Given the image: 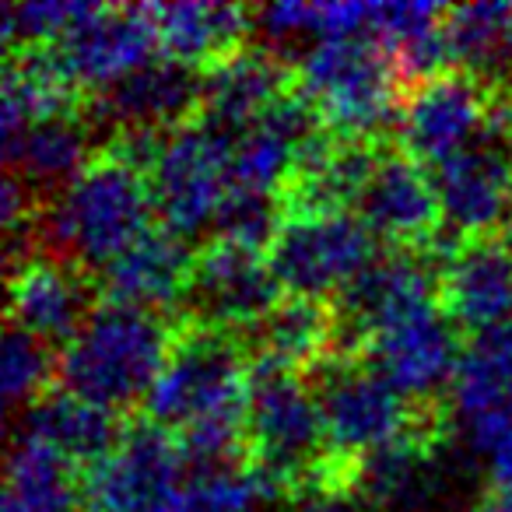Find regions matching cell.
<instances>
[{
    "mask_svg": "<svg viewBox=\"0 0 512 512\" xmlns=\"http://www.w3.org/2000/svg\"><path fill=\"white\" fill-rule=\"evenodd\" d=\"M253 351L246 334L179 316L176 341L144 400V418L179 439L190 470L246 463Z\"/></svg>",
    "mask_w": 512,
    "mask_h": 512,
    "instance_id": "cell-1",
    "label": "cell"
},
{
    "mask_svg": "<svg viewBox=\"0 0 512 512\" xmlns=\"http://www.w3.org/2000/svg\"><path fill=\"white\" fill-rule=\"evenodd\" d=\"M151 218L155 211L144 169L116 144H102L64 190L43 200L36 242L39 253L95 278L148 232Z\"/></svg>",
    "mask_w": 512,
    "mask_h": 512,
    "instance_id": "cell-2",
    "label": "cell"
},
{
    "mask_svg": "<svg viewBox=\"0 0 512 512\" xmlns=\"http://www.w3.org/2000/svg\"><path fill=\"white\" fill-rule=\"evenodd\" d=\"M313 379L323 411V446H327L316 491L330 495L351 498L365 460L404 442L407 435L446 432V418L453 414L449 404H411L358 355H337Z\"/></svg>",
    "mask_w": 512,
    "mask_h": 512,
    "instance_id": "cell-3",
    "label": "cell"
},
{
    "mask_svg": "<svg viewBox=\"0 0 512 512\" xmlns=\"http://www.w3.org/2000/svg\"><path fill=\"white\" fill-rule=\"evenodd\" d=\"M176 320L144 309L99 302L74 341L60 351V390L123 414L148 400L169 348L176 341Z\"/></svg>",
    "mask_w": 512,
    "mask_h": 512,
    "instance_id": "cell-4",
    "label": "cell"
},
{
    "mask_svg": "<svg viewBox=\"0 0 512 512\" xmlns=\"http://www.w3.org/2000/svg\"><path fill=\"white\" fill-rule=\"evenodd\" d=\"M295 92L341 141H383L404 102L397 67L372 36L313 43L295 64Z\"/></svg>",
    "mask_w": 512,
    "mask_h": 512,
    "instance_id": "cell-5",
    "label": "cell"
},
{
    "mask_svg": "<svg viewBox=\"0 0 512 512\" xmlns=\"http://www.w3.org/2000/svg\"><path fill=\"white\" fill-rule=\"evenodd\" d=\"M323 411L309 376L253 362L246 404V463L264 474L274 495L292 502L320 488Z\"/></svg>",
    "mask_w": 512,
    "mask_h": 512,
    "instance_id": "cell-6",
    "label": "cell"
},
{
    "mask_svg": "<svg viewBox=\"0 0 512 512\" xmlns=\"http://www.w3.org/2000/svg\"><path fill=\"white\" fill-rule=\"evenodd\" d=\"M144 176L158 228L193 239L204 228H214L232 193V137L197 116L155 144Z\"/></svg>",
    "mask_w": 512,
    "mask_h": 512,
    "instance_id": "cell-7",
    "label": "cell"
},
{
    "mask_svg": "<svg viewBox=\"0 0 512 512\" xmlns=\"http://www.w3.org/2000/svg\"><path fill=\"white\" fill-rule=\"evenodd\" d=\"M376 256L355 211H285L267 264L285 299L334 302Z\"/></svg>",
    "mask_w": 512,
    "mask_h": 512,
    "instance_id": "cell-8",
    "label": "cell"
},
{
    "mask_svg": "<svg viewBox=\"0 0 512 512\" xmlns=\"http://www.w3.org/2000/svg\"><path fill=\"white\" fill-rule=\"evenodd\" d=\"M186 470L176 435L148 418L127 421L113 453L85 474L88 512H176Z\"/></svg>",
    "mask_w": 512,
    "mask_h": 512,
    "instance_id": "cell-9",
    "label": "cell"
},
{
    "mask_svg": "<svg viewBox=\"0 0 512 512\" xmlns=\"http://www.w3.org/2000/svg\"><path fill=\"white\" fill-rule=\"evenodd\" d=\"M460 355V330L449 323L439 302L386 323L358 351V358L418 407H442V393L453 390Z\"/></svg>",
    "mask_w": 512,
    "mask_h": 512,
    "instance_id": "cell-10",
    "label": "cell"
},
{
    "mask_svg": "<svg viewBox=\"0 0 512 512\" xmlns=\"http://www.w3.org/2000/svg\"><path fill=\"white\" fill-rule=\"evenodd\" d=\"M498 88L467 71H446L407 88L397 116V144L421 165H439L477 144V134L495 120Z\"/></svg>",
    "mask_w": 512,
    "mask_h": 512,
    "instance_id": "cell-11",
    "label": "cell"
},
{
    "mask_svg": "<svg viewBox=\"0 0 512 512\" xmlns=\"http://www.w3.org/2000/svg\"><path fill=\"white\" fill-rule=\"evenodd\" d=\"M355 214L376 242L397 253L432 256L442 239V207L432 172L407 155L400 144H386L365 190L355 200Z\"/></svg>",
    "mask_w": 512,
    "mask_h": 512,
    "instance_id": "cell-12",
    "label": "cell"
},
{
    "mask_svg": "<svg viewBox=\"0 0 512 512\" xmlns=\"http://www.w3.org/2000/svg\"><path fill=\"white\" fill-rule=\"evenodd\" d=\"M158 50L155 22L144 8H109L99 4L85 22H78L57 46H46L57 71L71 81L78 95H99L123 78L148 67Z\"/></svg>",
    "mask_w": 512,
    "mask_h": 512,
    "instance_id": "cell-13",
    "label": "cell"
},
{
    "mask_svg": "<svg viewBox=\"0 0 512 512\" xmlns=\"http://www.w3.org/2000/svg\"><path fill=\"white\" fill-rule=\"evenodd\" d=\"M281 299L285 292L274 281L267 253L232 246L214 235L197 249L186 316L221 330L249 334L281 306Z\"/></svg>",
    "mask_w": 512,
    "mask_h": 512,
    "instance_id": "cell-14",
    "label": "cell"
},
{
    "mask_svg": "<svg viewBox=\"0 0 512 512\" xmlns=\"http://www.w3.org/2000/svg\"><path fill=\"white\" fill-rule=\"evenodd\" d=\"M95 278L50 253L8 260V320L11 327L64 351L99 306Z\"/></svg>",
    "mask_w": 512,
    "mask_h": 512,
    "instance_id": "cell-15",
    "label": "cell"
},
{
    "mask_svg": "<svg viewBox=\"0 0 512 512\" xmlns=\"http://www.w3.org/2000/svg\"><path fill=\"white\" fill-rule=\"evenodd\" d=\"M204 78L169 57L151 60L120 85L88 99V116L116 137H162L200 116Z\"/></svg>",
    "mask_w": 512,
    "mask_h": 512,
    "instance_id": "cell-16",
    "label": "cell"
},
{
    "mask_svg": "<svg viewBox=\"0 0 512 512\" xmlns=\"http://www.w3.org/2000/svg\"><path fill=\"white\" fill-rule=\"evenodd\" d=\"M439 306L460 334L512 327V239H470L439 264Z\"/></svg>",
    "mask_w": 512,
    "mask_h": 512,
    "instance_id": "cell-17",
    "label": "cell"
},
{
    "mask_svg": "<svg viewBox=\"0 0 512 512\" xmlns=\"http://www.w3.org/2000/svg\"><path fill=\"white\" fill-rule=\"evenodd\" d=\"M428 172L439 193L442 221L453 232L456 246L502 235L512 218V169L502 151L477 141Z\"/></svg>",
    "mask_w": 512,
    "mask_h": 512,
    "instance_id": "cell-18",
    "label": "cell"
},
{
    "mask_svg": "<svg viewBox=\"0 0 512 512\" xmlns=\"http://www.w3.org/2000/svg\"><path fill=\"white\" fill-rule=\"evenodd\" d=\"M193 264H197V253L186 246V239L165 232V228H148L113 264L95 274L99 302L169 316L176 309H186Z\"/></svg>",
    "mask_w": 512,
    "mask_h": 512,
    "instance_id": "cell-19",
    "label": "cell"
},
{
    "mask_svg": "<svg viewBox=\"0 0 512 512\" xmlns=\"http://www.w3.org/2000/svg\"><path fill=\"white\" fill-rule=\"evenodd\" d=\"M320 130V120L299 92L281 99L232 141V190L281 197L292 183L302 148Z\"/></svg>",
    "mask_w": 512,
    "mask_h": 512,
    "instance_id": "cell-20",
    "label": "cell"
},
{
    "mask_svg": "<svg viewBox=\"0 0 512 512\" xmlns=\"http://www.w3.org/2000/svg\"><path fill=\"white\" fill-rule=\"evenodd\" d=\"M200 78H204L200 120L232 141L295 92V64H285L271 50H242Z\"/></svg>",
    "mask_w": 512,
    "mask_h": 512,
    "instance_id": "cell-21",
    "label": "cell"
},
{
    "mask_svg": "<svg viewBox=\"0 0 512 512\" xmlns=\"http://www.w3.org/2000/svg\"><path fill=\"white\" fill-rule=\"evenodd\" d=\"M155 22L158 50L176 64L207 74L211 67L249 50V32L256 15L239 4H207V0H179V4H148Z\"/></svg>",
    "mask_w": 512,
    "mask_h": 512,
    "instance_id": "cell-22",
    "label": "cell"
},
{
    "mask_svg": "<svg viewBox=\"0 0 512 512\" xmlns=\"http://www.w3.org/2000/svg\"><path fill=\"white\" fill-rule=\"evenodd\" d=\"M253 362H271L281 369L316 376L341 355V316L334 302L281 299V306L256 330L246 334Z\"/></svg>",
    "mask_w": 512,
    "mask_h": 512,
    "instance_id": "cell-23",
    "label": "cell"
},
{
    "mask_svg": "<svg viewBox=\"0 0 512 512\" xmlns=\"http://www.w3.org/2000/svg\"><path fill=\"white\" fill-rule=\"evenodd\" d=\"M4 512H88L85 470L46 442L18 432L4 470Z\"/></svg>",
    "mask_w": 512,
    "mask_h": 512,
    "instance_id": "cell-24",
    "label": "cell"
},
{
    "mask_svg": "<svg viewBox=\"0 0 512 512\" xmlns=\"http://www.w3.org/2000/svg\"><path fill=\"white\" fill-rule=\"evenodd\" d=\"M4 155L8 172H15L39 197H53L92 162L95 151L85 116L67 113L25 127L18 137L4 141Z\"/></svg>",
    "mask_w": 512,
    "mask_h": 512,
    "instance_id": "cell-25",
    "label": "cell"
},
{
    "mask_svg": "<svg viewBox=\"0 0 512 512\" xmlns=\"http://www.w3.org/2000/svg\"><path fill=\"white\" fill-rule=\"evenodd\" d=\"M123 428L127 425L120 421V414L102 411V407L88 404L67 390H53L22 414L18 432L53 446L88 474L95 463H102L113 453Z\"/></svg>",
    "mask_w": 512,
    "mask_h": 512,
    "instance_id": "cell-26",
    "label": "cell"
},
{
    "mask_svg": "<svg viewBox=\"0 0 512 512\" xmlns=\"http://www.w3.org/2000/svg\"><path fill=\"white\" fill-rule=\"evenodd\" d=\"M512 407V327L470 337L456 365L449 411L456 425Z\"/></svg>",
    "mask_w": 512,
    "mask_h": 512,
    "instance_id": "cell-27",
    "label": "cell"
},
{
    "mask_svg": "<svg viewBox=\"0 0 512 512\" xmlns=\"http://www.w3.org/2000/svg\"><path fill=\"white\" fill-rule=\"evenodd\" d=\"M453 71L502 88L512 71V4H460L446 15Z\"/></svg>",
    "mask_w": 512,
    "mask_h": 512,
    "instance_id": "cell-28",
    "label": "cell"
},
{
    "mask_svg": "<svg viewBox=\"0 0 512 512\" xmlns=\"http://www.w3.org/2000/svg\"><path fill=\"white\" fill-rule=\"evenodd\" d=\"M267 498L278 495L264 481V474L249 463H235V467L193 470L176 512H253Z\"/></svg>",
    "mask_w": 512,
    "mask_h": 512,
    "instance_id": "cell-29",
    "label": "cell"
},
{
    "mask_svg": "<svg viewBox=\"0 0 512 512\" xmlns=\"http://www.w3.org/2000/svg\"><path fill=\"white\" fill-rule=\"evenodd\" d=\"M53 383H60L57 351L25 330L8 327V337H4V400L8 407L29 411L46 393H53Z\"/></svg>",
    "mask_w": 512,
    "mask_h": 512,
    "instance_id": "cell-30",
    "label": "cell"
},
{
    "mask_svg": "<svg viewBox=\"0 0 512 512\" xmlns=\"http://www.w3.org/2000/svg\"><path fill=\"white\" fill-rule=\"evenodd\" d=\"M99 4L81 0H36V4H4V43L8 53L57 46L78 22H85Z\"/></svg>",
    "mask_w": 512,
    "mask_h": 512,
    "instance_id": "cell-31",
    "label": "cell"
},
{
    "mask_svg": "<svg viewBox=\"0 0 512 512\" xmlns=\"http://www.w3.org/2000/svg\"><path fill=\"white\" fill-rule=\"evenodd\" d=\"M285 218L281 197H264V193H242L232 190L225 207L214 218V239H225L232 246L267 253Z\"/></svg>",
    "mask_w": 512,
    "mask_h": 512,
    "instance_id": "cell-32",
    "label": "cell"
},
{
    "mask_svg": "<svg viewBox=\"0 0 512 512\" xmlns=\"http://www.w3.org/2000/svg\"><path fill=\"white\" fill-rule=\"evenodd\" d=\"M477 512H512V460L488 463L484 470Z\"/></svg>",
    "mask_w": 512,
    "mask_h": 512,
    "instance_id": "cell-33",
    "label": "cell"
},
{
    "mask_svg": "<svg viewBox=\"0 0 512 512\" xmlns=\"http://www.w3.org/2000/svg\"><path fill=\"white\" fill-rule=\"evenodd\" d=\"M285 512H355L351 509V498L344 495H330V491H309L299 495L285 505Z\"/></svg>",
    "mask_w": 512,
    "mask_h": 512,
    "instance_id": "cell-34",
    "label": "cell"
},
{
    "mask_svg": "<svg viewBox=\"0 0 512 512\" xmlns=\"http://www.w3.org/2000/svg\"><path fill=\"white\" fill-rule=\"evenodd\" d=\"M495 123L505 130H512V78L498 88V99H495Z\"/></svg>",
    "mask_w": 512,
    "mask_h": 512,
    "instance_id": "cell-35",
    "label": "cell"
},
{
    "mask_svg": "<svg viewBox=\"0 0 512 512\" xmlns=\"http://www.w3.org/2000/svg\"><path fill=\"white\" fill-rule=\"evenodd\" d=\"M509 169H512V151H509Z\"/></svg>",
    "mask_w": 512,
    "mask_h": 512,
    "instance_id": "cell-36",
    "label": "cell"
}]
</instances>
